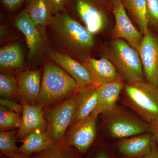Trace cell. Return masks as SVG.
<instances>
[{
	"label": "cell",
	"mask_w": 158,
	"mask_h": 158,
	"mask_svg": "<svg viewBox=\"0 0 158 158\" xmlns=\"http://www.w3.org/2000/svg\"><path fill=\"white\" fill-rule=\"evenodd\" d=\"M51 48L82 62L94 45L93 34L65 10L56 13L46 29Z\"/></svg>",
	"instance_id": "1"
},
{
	"label": "cell",
	"mask_w": 158,
	"mask_h": 158,
	"mask_svg": "<svg viewBox=\"0 0 158 158\" xmlns=\"http://www.w3.org/2000/svg\"><path fill=\"white\" fill-rule=\"evenodd\" d=\"M80 90L77 83L65 71L52 61H48L44 65L36 105L46 109Z\"/></svg>",
	"instance_id": "2"
},
{
	"label": "cell",
	"mask_w": 158,
	"mask_h": 158,
	"mask_svg": "<svg viewBox=\"0 0 158 158\" xmlns=\"http://www.w3.org/2000/svg\"><path fill=\"white\" fill-rule=\"evenodd\" d=\"M123 102L148 124L158 118V88L146 81L126 83Z\"/></svg>",
	"instance_id": "3"
},
{
	"label": "cell",
	"mask_w": 158,
	"mask_h": 158,
	"mask_svg": "<svg viewBox=\"0 0 158 158\" xmlns=\"http://www.w3.org/2000/svg\"><path fill=\"white\" fill-rule=\"evenodd\" d=\"M106 55L124 81H145L139 52L124 40L117 38L112 40L107 49Z\"/></svg>",
	"instance_id": "4"
},
{
	"label": "cell",
	"mask_w": 158,
	"mask_h": 158,
	"mask_svg": "<svg viewBox=\"0 0 158 158\" xmlns=\"http://www.w3.org/2000/svg\"><path fill=\"white\" fill-rule=\"evenodd\" d=\"M79 91L55 106L45 109L47 110L44 113L47 131L54 142L64 140L65 132L72 123L76 111Z\"/></svg>",
	"instance_id": "5"
},
{
	"label": "cell",
	"mask_w": 158,
	"mask_h": 158,
	"mask_svg": "<svg viewBox=\"0 0 158 158\" xmlns=\"http://www.w3.org/2000/svg\"><path fill=\"white\" fill-rule=\"evenodd\" d=\"M103 115L107 129L113 138L123 139L150 133L149 124L116 107Z\"/></svg>",
	"instance_id": "6"
},
{
	"label": "cell",
	"mask_w": 158,
	"mask_h": 158,
	"mask_svg": "<svg viewBox=\"0 0 158 158\" xmlns=\"http://www.w3.org/2000/svg\"><path fill=\"white\" fill-rule=\"evenodd\" d=\"M66 11L79 18L92 34L102 31L107 15L100 0H69Z\"/></svg>",
	"instance_id": "7"
},
{
	"label": "cell",
	"mask_w": 158,
	"mask_h": 158,
	"mask_svg": "<svg viewBox=\"0 0 158 158\" xmlns=\"http://www.w3.org/2000/svg\"><path fill=\"white\" fill-rule=\"evenodd\" d=\"M46 55L48 59L63 69L77 82L80 89L90 86H99L82 63L68 55L48 47Z\"/></svg>",
	"instance_id": "8"
},
{
	"label": "cell",
	"mask_w": 158,
	"mask_h": 158,
	"mask_svg": "<svg viewBox=\"0 0 158 158\" xmlns=\"http://www.w3.org/2000/svg\"><path fill=\"white\" fill-rule=\"evenodd\" d=\"M138 51L146 81L158 88V36L149 31L144 34Z\"/></svg>",
	"instance_id": "9"
},
{
	"label": "cell",
	"mask_w": 158,
	"mask_h": 158,
	"mask_svg": "<svg viewBox=\"0 0 158 158\" xmlns=\"http://www.w3.org/2000/svg\"><path fill=\"white\" fill-rule=\"evenodd\" d=\"M112 6L115 19L113 37L115 39L124 40L132 47L138 50L144 35L133 24L121 0H115Z\"/></svg>",
	"instance_id": "10"
},
{
	"label": "cell",
	"mask_w": 158,
	"mask_h": 158,
	"mask_svg": "<svg viewBox=\"0 0 158 158\" xmlns=\"http://www.w3.org/2000/svg\"><path fill=\"white\" fill-rule=\"evenodd\" d=\"M98 116L91 114L88 118L71 127L63 141L76 150L85 153L93 144L96 137Z\"/></svg>",
	"instance_id": "11"
},
{
	"label": "cell",
	"mask_w": 158,
	"mask_h": 158,
	"mask_svg": "<svg viewBox=\"0 0 158 158\" xmlns=\"http://www.w3.org/2000/svg\"><path fill=\"white\" fill-rule=\"evenodd\" d=\"M22 105V116L17 135V139L21 141L32 132L37 130L47 131L48 127L43 108L27 103Z\"/></svg>",
	"instance_id": "12"
},
{
	"label": "cell",
	"mask_w": 158,
	"mask_h": 158,
	"mask_svg": "<svg viewBox=\"0 0 158 158\" xmlns=\"http://www.w3.org/2000/svg\"><path fill=\"white\" fill-rule=\"evenodd\" d=\"M19 99L23 103L36 105L41 87V77L38 70H27L15 73Z\"/></svg>",
	"instance_id": "13"
},
{
	"label": "cell",
	"mask_w": 158,
	"mask_h": 158,
	"mask_svg": "<svg viewBox=\"0 0 158 158\" xmlns=\"http://www.w3.org/2000/svg\"><path fill=\"white\" fill-rule=\"evenodd\" d=\"M15 23L25 37L29 58H34L41 51L44 37L25 10L16 16Z\"/></svg>",
	"instance_id": "14"
},
{
	"label": "cell",
	"mask_w": 158,
	"mask_h": 158,
	"mask_svg": "<svg viewBox=\"0 0 158 158\" xmlns=\"http://www.w3.org/2000/svg\"><path fill=\"white\" fill-rule=\"evenodd\" d=\"M156 144L152 134L147 133L123 139L118 142L117 147L124 156L138 158L148 155Z\"/></svg>",
	"instance_id": "15"
},
{
	"label": "cell",
	"mask_w": 158,
	"mask_h": 158,
	"mask_svg": "<svg viewBox=\"0 0 158 158\" xmlns=\"http://www.w3.org/2000/svg\"><path fill=\"white\" fill-rule=\"evenodd\" d=\"M124 85L122 79L99 85L97 89V104L92 114L98 116L115 109Z\"/></svg>",
	"instance_id": "16"
},
{
	"label": "cell",
	"mask_w": 158,
	"mask_h": 158,
	"mask_svg": "<svg viewBox=\"0 0 158 158\" xmlns=\"http://www.w3.org/2000/svg\"><path fill=\"white\" fill-rule=\"evenodd\" d=\"M82 63L99 85L121 79L113 63L106 57L96 59L89 56Z\"/></svg>",
	"instance_id": "17"
},
{
	"label": "cell",
	"mask_w": 158,
	"mask_h": 158,
	"mask_svg": "<svg viewBox=\"0 0 158 158\" xmlns=\"http://www.w3.org/2000/svg\"><path fill=\"white\" fill-rule=\"evenodd\" d=\"M98 86H88L80 89L76 111L70 127L88 118L93 113L97 104Z\"/></svg>",
	"instance_id": "18"
},
{
	"label": "cell",
	"mask_w": 158,
	"mask_h": 158,
	"mask_svg": "<svg viewBox=\"0 0 158 158\" xmlns=\"http://www.w3.org/2000/svg\"><path fill=\"white\" fill-rule=\"evenodd\" d=\"M22 141L23 144L16 152L28 157L46 149L54 143L47 130L34 131Z\"/></svg>",
	"instance_id": "19"
},
{
	"label": "cell",
	"mask_w": 158,
	"mask_h": 158,
	"mask_svg": "<svg viewBox=\"0 0 158 158\" xmlns=\"http://www.w3.org/2000/svg\"><path fill=\"white\" fill-rule=\"evenodd\" d=\"M25 11L28 14L44 38H46L47 26L52 16L47 1L31 0Z\"/></svg>",
	"instance_id": "20"
},
{
	"label": "cell",
	"mask_w": 158,
	"mask_h": 158,
	"mask_svg": "<svg viewBox=\"0 0 158 158\" xmlns=\"http://www.w3.org/2000/svg\"><path fill=\"white\" fill-rule=\"evenodd\" d=\"M125 9L137 24L143 35L149 31L146 0H121Z\"/></svg>",
	"instance_id": "21"
},
{
	"label": "cell",
	"mask_w": 158,
	"mask_h": 158,
	"mask_svg": "<svg viewBox=\"0 0 158 158\" xmlns=\"http://www.w3.org/2000/svg\"><path fill=\"white\" fill-rule=\"evenodd\" d=\"M24 64L23 53L19 44L7 46L0 50L1 69L22 68Z\"/></svg>",
	"instance_id": "22"
},
{
	"label": "cell",
	"mask_w": 158,
	"mask_h": 158,
	"mask_svg": "<svg viewBox=\"0 0 158 158\" xmlns=\"http://www.w3.org/2000/svg\"><path fill=\"white\" fill-rule=\"evenodd\" d=\"M76 150L64 141L54 142L46 149L34 154L30 158H79Z\"/></svg>",
	"instance_id": "23"
},
{
	"label": "cell",
	"mask_w": 158,
	"mask_h": 158,
	"mask_svg": "<svg viewBox=\"0 0 158 158\" xmlns=\"http://www.w3.org/2000/svg\"><path fill=\"white\" fill-rule=\"evenodd\" d=\"M0 95L3 98L15 101L19 98L17 80L15 74L3 72L0 74Z\"/></svg>",
	"instance_id": "24"
},
{
	"label": "cell",
	"mask_w": 158,
	"mask_h": 158,
	"mask_svg": "<svg viewBox=\"0 0 158 158\" xmlns=\"http://www.w3.org/2000/svg\"><path fill=\"white\" fill-rule=\"evenodd\" d=\"M21 118L19 114L6 107L0 106V129L1 131H10L19 128Z\"/></svg>",
	"instance_id": "25"
},
{
	"label": "cell",
	"mask_w": 158,
	"mask_h": 158,
	"mask_svg": "<svg viewBox=\"0 0 158 158\" xmlns=\"http://www.w3.org/2000/svg\"><path fill=\"white\" fill-rule=\"evenodd\" d=\"M15 131H1L0 151L3 155L9 157L16 152L19 148L16 144L17 137Z\"/></svg>",
	"instance_id": "26"
},
{
	"label": "cell",
	"mask_w": 158,
	"mask_h": 158,
	"mask_svg": "<svg viewBox=\"0 0 158 158\" xmlns=\"http://www.w3.org/2000/svg\"><path fill=\"white\" fill-rule=\"evenodd\" d=\"M148 24L158 28V0H146Z\"/></svg>",
	"instance_id": "27"
},
{
	"label": "cell",
	"mask_w": 158,
	"mask_h": 158,
	"mask_svg": "<svg viewBox=\"0 0 158 158\" xmlns=\"http://www.w3.org/2000/svg\"><path fill=\"white\" fill-rule=\"evenodd\" d=\"M52 15L66 10L69 0H46Z\"/></svg>",
	"instance_id": "28"
},
{
	"label": "cell",
	"mask_w": 158,
	"mask_h": 158,
	"mask_svg": "<svg viewBox=\"0 0 158 158\" xmlns=\"http://www.w3.org/2000/svg\"><path fill=\"white\" fill-rule=\"evenodd\" d=\"M0 104H1V106L6 107L14 111L15 113H18L19 114L23 113V105L19 104L15 101L2 98L0 99Z\"/></svg>",
	"instance_id": "29"
},
{
	"label": "cell",
	"mask_w": 158,
	"mask_h": 158,
	"mask_svg": "<svg viewBox=\"0 0 158 158\" xmlns=\"http://www.w3.org/2000/svg\"><path fill=\"white\" fill-rule=\"evenodd\" d=\"M26 0H1L2 3L9 11H13L21 6Z\"/></svg>",
	"instance_id": "30"
},
{
	"label": "cell",
	"mask_w": 158,
	"mask_h": 158,
	"mask_svg": "<svg viewBox=\"0 0 158 158\" xmlns=\"http://www.w3.org/2000/svg\"><path fill=\"white\" fill-rule=\"evenodd\" d=\"M149 125L150 133L152 134L156 144L158 146V118L152 122Z\"/></svg>",
	"instance_id": "31"
},
{
	"label": "cell",
	"mask_w": 158,
	"mask_h": 158,
	"mask_svg": "<svg viewBox=\"0 0 158 158\" xmlns=\"http://www.w3.org/2000/svg\"><path fill=\"white\" fill-rule=\"evenodd\" d=\"M138 158H158V145L156 144L152 151L147 156L142 157Z\"/></svg>",
	"instance_id": "32"
},
{
	"label": "cell",
	"mask_w": 158,
	"mask_h": 158,
	"mask_svg": "<svg viewBox=\"0 0 158 158\" xmlns=\"http://www.w3.org/2000/svg\"><path fill=\"white\" fill-rule=\"evenodd\" d=\"M9 158H30V157L19 153L18 152L14 153L9 156Z\"/></svg>",
	"instance_id": "33"
},
{
	"label": "cell",
	"mask_w": 158,
	"mask_h": 158,
	"mask_svg": "<svg viewBox=\"0 0 158 158\" xmlns=\"http://www.w3.org/2000/svg\"><path fill=\"white\" fill-rule=\"evenodd\" d=\"M94 158H110L106 153L102 152L99 153Z\"/></svg>",
	"instance_id": "34"
},
{
	"label": "cell",
	"mask_w": 158,
	"mask_h": 158,
	"mask_svg": "<svg viewBox=\"0 0 158 158\" xmlns=\"http://www.w3.org/2000/svg\"><path fill=\"white\" fill-rule=\"evenodd\" d=\"M111 1H112V5H113V2H114V1H115V0H111Z\"/></svg>",
	"instance_id": "35"
}]
</instances>
